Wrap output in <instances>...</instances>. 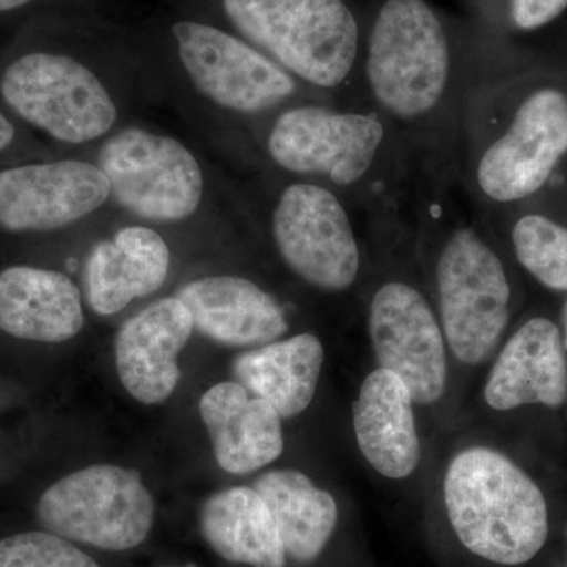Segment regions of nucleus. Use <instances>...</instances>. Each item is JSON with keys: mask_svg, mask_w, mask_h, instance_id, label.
<instances>
[{"mask_svg": "<svg viewBox=\"0 0 567 567\" xmlns=\"http://www.w3.org/2000/svg\"><path fill=\"white\" fill-rule=\"evenodd\" d=\"M323 360L320 339L301 333L240 354L233 369L249 393L267 401L279 416L293 417L311 405Z\"/></svg>", "mask_w": 567, "mask_h": 567, "instance_id": "nucleus-21", "label": "nucleus"}, {"mask_svg": "<svg viewBox=\"0 0 567 567\" xmlns=\"http://www.w3.org/2000/svg\"><path fill=\"white\" fill-rule=\"evenodd\" d=\"M153 103L140 65L106 66L41 47L0 61V104L61 155H87Z\"/></svg>", "mask_w": 567, "mask_h": 567, "instance_id": "nucleus-6", "label": "nucleus"}, {"mask_svg": "<svg viewBox=\"0 0 567 567\" xmlns=\"http://www.w3.org/2000/svg\"><path fill=\"white\" fill-rule=\"evenodd\" d=\"M33 2H37V0H0V14L28 9Z\"/></svg>", "mask_w": 567, "mask_h": 567, "instance_id": "nucleus-28", "label": "nucleus"}, {"mask_svg": "<svg viewBox=\"0 0 567 567\" xmlns=\"http://www.w3.org/2000/svg\"><path fill=\"white\" fill-rule=\"evenodd\" d=\"M171 37V65L144 69L155 102L174 107L234 167L249 163L254 134L276 112L322 100L248 41L218 25L178 20Z\"/></svg>", "mask_w": 567, "mask_h": 567, "instance_id": "nucleus-3", "label": "nucleus"}, {"mask_svg": "<svg viewBox=\"0 0 567 567\" xmlns=\"http://www.w3.org/2000/svg\"><path fill=\"white\" fill-rule=\"evenodd\" d=\"M368 328L380 368L399 377L416 404H435L446 388L445 334L427 297L404 279L380 284Z\"/></svg>", "mask_w": 567, "mask_h": 567, "instance_id": "nucleus-13", "label": "nucleus"}, {"mask_svg": "<svg viewBox=\"0 0 567 567\" xmlns=\"http://www.w3.org/2000/svg\"><path fill=\"white\" fill-rule=\"evenodd\" d=\"M443 492L454 532L477 557L518 566L546 544V498L505 454L484 446L462 451L447 468Z\"/></svg>", "mask_w": 567, "mask_h": 567, "instance_id": "nucleus-10", "label": "nucleus"}, {"mask_svg": "<svg viewBox=\"0 0 567 567\" xmlns=\"http://www.w3.org/2000/svg\"><path fill=\"white\" fill-rule=\"evenodd\" d=\"M173 251L147 224H125L96 241L84 265L85 300L95 315L114 316L137 298L162 289Z\"/></svg>", "mask_w": 567, "mask_h": 567, "instance_id": "nucleus-15", "label": "nucleus"}, {"mask_svg": "<svg viewBox=\"0 0 567 567\" xmlns=\"http://www.w3.org/2000/svg\"><path fill=\"white\" fill-rule=\"evenodd\" d=\"M565 189L498 216L509 219V244L517 264L544 289L567 295Z\"/></svg>", "mask_w": 567, "mask_h": 567, "instance_id": "nucleus-24", "label": "nucleus"}, {"mask_svg": "<svg viewBox=\"0 0 567 567\" xmlns=\"http://www.w3.org/2000/svg\"><path fill=\"white\" fill-rule=\"evenodd\" d=\"M487 82L462 71L442 18L425 0H383L363 37L361 92L416 163L453 156L466 104Z\"/></svg>", "mask_w": 567, "mask_h": 567, "instance_id": "nucleus-2", "label": "nucleus"}, {"mask_svg": "<svg viewBox=\"0 0 567 567\" xmlns=\"http://www.w3.org/2000/svg\"><path fill=\"white\" fill-rule=\"evenodd\" d=\"M224 17L256 50L324 102L368 106L360 22L346 0H221Z\"/></svg>", "mask_w": 567, "mask_h": 567, "instance_id": "nucleus-8", "label": "nucleus"}, {"mask_svg": "<svg viewBox=\"0 0 567 567\" xmlns=\"http://www.w3.org/2000/svg\"><path fill=\"white\" fill-rule=\"evenodd\" d=\"M37 518L65 539L123 551L151 535L155 502L134 470L92 465L52 484L39 499Z\"/></svg>", "mask_w": 567, "mask_h": 567, "instance_id": "nucleus-12", "label": "nucleus"}, {"mask_svg": "<svg viewBox=\"0 0 567 567\" xmlns=\"http://www.w3.org/2000/svg\"><path fill=\"white\" fill-rule=\"evenodd\" d=\"M89 153L110 181L115 208L159 234L216 219L254 223L237 181L159 126L128 123Z\"/></svg>", "mask_w": 567, "mask_h": 567, "instance_id": "nucleus-7", "label": "nucleus"}, {"mask_svg": "<svg viewBox=\"0 0 567 567\" xmlns=\"http://www.w3.org/2000/svg\"><path fill=\"white\" fill-rule=\"evenodd\" d=\"M237 171L254 223L267 229L287 270L320 292L353 289L363 268L353 219L360 210L319 183L281 177L259 164Z\"/></svg>", "mask_w": 567, "mask_h": 567, "instance_id": "nucleus-9", "label": "nucleus"}, {"mask_svg": "<svg viewBox=\"0 0 567 567\" xmlns=\"http://www.w3.org/2000/svg\"><path fill=\"white\" fill-rule=\"evenodd\" d=\"M559 328H561L563 344H565V350L567 352V298L561 308V327Z\"/></svg>", "mask_w": 567, "mask_h": 567, "instance_id": "nucleus-29", "label": "nucleus"}, {"mask_svg": "<svg viewBox=\"0 0 567 567\" xmlns=\"http://www.w3.org/2000/svg\"><path fill=\"white\" fill-rule=\"evenodd\" d=\"M405 212L436 240V306L451 352L462 363H483L505 333L513 301L505 262L486 235L487 216L453 159L416 164Z\"/></svg>", "mask_w": 567, "mask_h": 567, "instance_id": "nucleus-5", "label": "nucleus"}, {"mask_svg": "<svg viewBox=\"0 0 567 567\" xmlns=\"http://www.w3.org/2000/svg\"><path fill=\"white\" fill-rule=\"evenodd\" d=\"M194 324L177 297L153 301L126 320L115 339L122 385L142 404L166 401L181 380L178 353L188 344Z\"/></svg>", "mask_w": 567, "mask_h": 567, "instance_id": "nucleus-14", "label": "nucleus"}, {"mask_svg": "<svg viewBox=\"0 0 567 567\" xmlns=\"http://www.w3.org/2000/svg\"><path fill=\"white\" fill-rule=\"evenodd\" d=\"M0 567H102L65 537L20 533L0 540Z\"/></svg>", "mask_w": 567, "mask_h": 567, "instance_id": "nucleus-25", "label": "nucleus"}, {"mask_svg": "<svg viewBox=\"0 0 567 567\" xmlns=\"http://www.w3.org/2000/svg\"><path fill=\"white\" fill-rule=\"evenodd\" d=\"M200 416L219 466L246 475L275 462L284 451L281 416L244 385L223 382L200 399Z\"/></svg>", "mask_w": 567, "mask_h": 567, "instance_id": "nucleus-19", "label": "nucleus"}, {"mask_svg": "<svg viewBox=\"0 0 567 567\" xmlns=\"http://www.w3.org/2000/svg\"><path fill=\"white\" fill-rule=\"evenodd\" d=\"M51 155L61 153L52 151L47 142L25 128L0 104V166Z\"/></svg>", "mask_w": 567, "mask_h": 567, "instance_id": "nucleus-26", "label": "nucleus"}, {"mask_svg": "<svg viewBox=\"0 0 567 567\" xmlns=\"http://www.w3.org/2000/svg\"><path fill=\"white\" fill-rule=\"evenodd\" d=\"M413 404L405 383L382 368L365 377L353 404L358 446L372 468L390 480H404L420 464Z\"/></svg>", "mask_w": 567, "mask_h": 567, "instance_id": "nucleus-20", "label": "nucleus"}, {"mask_svg": "<svg viewBox=\"0 0 567 567\" xmlns=\"http://www.w3.org/2000/svg\"><path fill=\"white\" fill-rule=\"evenodd\" d=\"M76 282L63 271L33 265L0 270V331L24 341L59 344L84 328Z\"/></svg>", "mask_w": 567, "mask_h": 567, "instance_id": "nucleus-18", "label": "nucleus"}, {"mask_svg": "<svg viewBox=\"0 0 567 567\" xmlns=\"http://www.w3.org/2000/svg\"><path fill=\"white\" fill-rule=\"evenodd\" d=\"M453 163L487 218L567 188L566 78L488 81L462 114Z\"/></svg>", "mask_w": 567, "mask_h": 567, "instance_id": "nucleus-1", "label": "nucleus"}, {"mask_svg": "<svg viewBox=\"0 0 567 567\" xmlns=\"http://www.w3.org/2000/svg\"><path fill=\"white\" fill-rule=\"evenodd\" d=\"M122 215L99 164L51 155L0 166V237L50 238Z\"/></svg>", "mask_w": 567, "mask_h": 567, "instance_id": "nucleus-11", "label": "nucleus"}, {"mask_svg": "<svg viewBox=\"0 0 567 567\" xmlns=\"http://www.w3.org/2000/svg\"><path fill=\"white\" fill-rule=\"evenodd\" d=\"M567 11V0H509V20L522 32L546 28Z\"/></svg>", "mask_w": 567, "mask_h": 567, "instance_id": "nucleus-27", "label": "nucleus"}, {"mask_svg": "<svg viewBox=\"0 0 567 567\" xmlns=\"http://www.w3.org/2000/svg\"><path fill=\"white\" fill-rule=\"evenodd\" d=\"M566 539H567V528H566Z\"/></svg>", "mask_w": 567, "mask_h": 567, "instance_id": "nucleus-30", "label": "nucleus"}, {"mask_svg": "<svg viewBox=\"0 0 567 567\" xmlns=\"http://www.w3.org/2000/svg\"><path fill=\"white\" fill-rule=\"evenodd\" d=\"M192 316L194 330L218 344L265 346L289 330L284 306L252 279L235 275L204 276L175 292Z\"/></svg>", "mask_w": 567, "mask_h": 567, "instance_id": "nucleus-16", "label": "nucleus"}, {"mask_svg": "<svg viewBox=\"0 0 567 567\" xmlns=\"http://www.w3.org/2000/svg\"><path fill=\"white\" fill-rule=\"evenodd\" d=\"M199 524L208 546L226 561L286 567L278 527L256 488L234 487L212 495L200 509Z\"/></svg>", "mask_w": 567, "mask_h": 567, "instance_id": "nucleus-22", "label": "nucleus"}, {"mask_svg": "<svg viewBox=\"0 0 567 567\" xmlns=\"http://www.w3.org/2000/svg\"><path fill=\"white\" fill-rule=\"evenodd\" d=\"M561 328L532 317L511 336L486 383L487 404L509 412L529 404L558 409L567 401V360Z\"/></svg>", "mask_w": 567, "mask_h": 567, "instance_id": "nucleus-17", "label": "nucleus"}, {"mask_svg": "<svg viewBox=\"0 0 567 567\" xmlns=\"http://www.w3.org/2000/svg\"><path fill=\"white\" fill-rule=\"evenodd\" d=\"M254 488L274 516L287 557L298 563L319 558L338 524L333 495L295 470L265 473Z\"/></svg>", "mask_w": 567, "mask_h": 567, "instance_id": "nucleus-23", "label": "nucleus"}, {"mask_svg": "<svg viewBox=\"0 0 567 567\" xmlns=\"http://www.w3.org/2000/svg\"><path fill=\"white\" fill-rule=\"evenodd\" d=\"M248 164L319 183L364 215L380 216L404 208L417 163L374 107L305 100L257 130Z\"/></svg>", "mask_w": 567, "mask_h": 567, "instance_id": "nucleus-4", "label": "nucleus"}]
</instances>
